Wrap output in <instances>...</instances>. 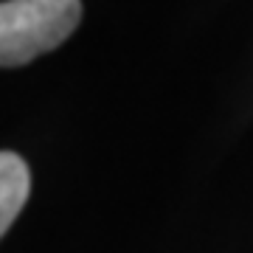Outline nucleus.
Returning <instances> with one entry per match:
<instances>
[{"label": "nucleus", "instance_id": "1", "mask_svg": "<svg viewBox=\"0 0 253 253\" xmlns=\"http://www.w3.org/2000/svg\"><path fill=\"white\" fill-rule=\"evenodd\" d=\"M82 0H3L0 6V65L20 68L54 51L76 31Z\"/></svg>", "mask_w": 253, "mask_h": 253}, {"label": "nucleus", "instance_id": "2", "mask_svg": "<svg viewBox=\"0 0 253 253\" xmlns=\"http://www.w3.org/2000/svg\"><path fill=\"white\" fill-rule=\"evenodd\" d=\"M28 191H31V172L26 161L17 152L6 149L0 155V234H6L17 219L28 200Z\"/></svg>", "mask_w": 253, "mask_h": 253}]
</instances>
